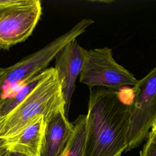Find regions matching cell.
<instances>
[{"label": "cell", "mask_w": 156, "mask_h": 156, "mask_svg": "<svg viewBox=\"0 0 156 156\" xmlns=\"http://www.w3.org/2000/svg\"><path fill=\"white\" fill-rule=\"evenodd\" d=\"M129 105L119 91L90 88L83 156H121L127 149Z\"/></svg>", "instance_id": "cell-1"}, {"label": "cell", "mask_w": 156, "mask_h": 156, "mask_svg": "<svg viewBox=\"0 0 156 156\" xmlns=\"http://www.w3.org/2000/svg\"><path fill=\"white\" fill-rule=\"evenodd\" d=\"M65 108L57 73L54 67L47 68L32 91L10 113L0 118V139L12 137L41 116L46 120Z\"/></svg>", "instance_id": "cell-2"}, {"label": "cell", "mask_w": 156, "mask_h": 156, "mask_svg": "<svg viewBox=\"0 0 156 156\" xmlns=\"http://www.w3.org/2000/svg\"><path fill=\"white\" fill-rule=\"evenodd\" d=\"M93 23L94 21L91 19H83L43 48L10 66L0 67V104L26 81L47 69L57 54Z\"/></svg>", "instance_id": "cell-3"}, {"label": "cell", "mask_w": 156, "mask_h": 156, "mask_svg": "<svg viewBox=\"0 0 156 156\" xmlns=\"http://www.w3.org/2000/svg\"><path fill=\"white\" fill-rule=\"evenodd\" d=\"M132 91L133 98L129 104L126 151L140 146L156 122V66L137 81Z\"/></svg>", "instance_id": "cell-4"}, {"label": "cell", "mask_w": 156, "mask_h": 156, "mask_svg": "<svg viewBox=\"0 0 156 156\" xmlns=\"http://www.w3.org/2000/svg\"><path fill=\"white\" fill-rule=\"evenodd\" d=\"M79 81L90 88L104 87L119 91L124 86L133 87L138 80L115 61L110 48L104 47L87 50Z\"/></svg>", "instance_id": "cell-5"}, {"label": "cell", "mask_w": 156, "mask_h": 156, "mask_svg": "<svg viewBox=\"0 0 156 156\" xmlns=\"http://www.w3.org/2000/svg\"><path fill=\"white\" fill-rule=\"evenodd\" d=\"M41 13L39 0H11L0 5V50L9 49L27 39Z\"/></svg>", "instance_id": "cell-6"}, {"label": "cell", "mask_w": 156, "mask_h": 156, "mask_svg": "<svg viewBox=\"0 0 156 156\" xmlns=\"http://www.w3.org/2000/svg\"><path fill=\"white\" fill-rule=\"evenodd\" d=\"M85 49L74 39L65 45L55 57V66L65 101V114L68 115L76 81L83 66L87 54Z\"/></svg>", "instance_id": "cell-7"}, {"label": "cell", "mask_w": 156, "mask_h": 156, "mask_svg": "<svg viewBox=\"0 0 156 156\" xmlns=\"http://www.w3.org/2000/svg\"><path fill=\"white\" fill-rule=\"evenodd\" d=\"M44 128L39 156H59L73 132V123L68 121L65 109L44 120Z\"/></svg>", "instance_id": "cell-8"}, {"label": "cell", "mask_w": 156, "mask_h": 156, "mask_svg": "<svg viewBox=\"0 0 156 156\" xmlns=\"http://www.w3.org/2000/svg\"><path fill=\"white\" fill-rule=\"evenodd\" d=\"M44 124L42 116L15 136L2 139L3 147L7 152L39 156Z\"/></svg>", "instance_id": "cell-9"}, {"label": "cell", "mask_w": 156, "mask_h": 156, "mask_svg": "<svg viewBox=\"0 0 156 156\" xmlns=\"http://www.w3.org/2000/svg\"><path fill=\"white\" fill-rule=\"evenodd\" d=\"M73 126V133L59 156H83L86 137V115L78 116Z\"/></svg>", "instance_id": "cell-10"}, {"label": "cell", "mask_w": 156, "mask_h": 156, "mask_svg": "<svg viewBox=\"0 0 156 156\" xmlns=\"http://www.w3.org/2000/svg\"><path fill=\"white\" fill-rule=\"evenodd\" d=\"M44 71L26 81L1 102L0 104V118L10 113L32 91L43 76Z\"/></svg>", "instance_id": "cell-11"}, {"label": "cell", "mask_w": 156, "mask_h": 156, "mask_svg": "<svg viewBox=\"0 0 156 156\" xmlns=\"http://www.w3.org/2000/svg\"><path fill=\"white\" fill-rule=\"evenodd\" d=\"M140 156H156V140H147Z\"/></svg>", "instance_id": "cell-12"}, {"label": "cell", "mask_w": 156, "mask_h": 156, "mask_svg": "<svg viewBox=\"0 0 156 156\" xmlns=\"http://www.w3.org/2000/svg\"><path fill=\"white\" fill-rule=\"evenodd\" d=\"M147 140H156V122L153 125L149 133Z\"/></svg>", "instance_id": "cell-13"}, {"label": "cell", "mask_w": 156, "mask_h": 156, "mask_svg": "<svg viewBox=\"0 0 156 156\" xmlns=\"http://www.w3.org/2000/svg\"><path fill=\"white\" fill-rule=\"evenodd\" d=\"M4 156H28L24 154L16 153V152H7L6 154Z\"/></svg>", "instance_id": "cell-14"}, {"label": "cell", "mask_w": 156, "mask_h": 156, "mask_svg": "<svg viewBox=\"0 0 156 156\" xmlns=\"http://www.w3.org/2000/svg\"><path fill=\"white\" fill-rule=\"evenodd\" d=\"M2 139H0V156H4L7 152L2 146Z\"/></svg>", "instance_id": "cell-15"}]
</instances>
